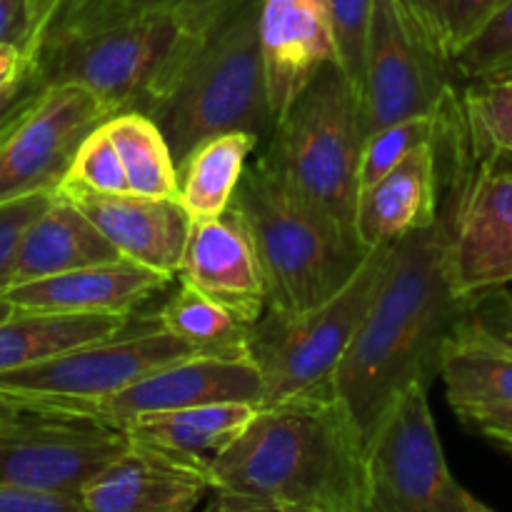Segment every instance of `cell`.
I'll use <instances>...</instances> for the list:
<instances>
[{"label":"cell","mask_w":512,"mask_h":512,"mask_svg":"<svg viewBox=\"0 0 512 512\" xmlns=\"http://www.w3.org/2000/svg\"><path fill=\"white\" fill-rule=\"evenodd\" d=\"M468 308L450 283L438 213L428 228L393 245L383 285L333 378L335 395L348 405L365 440L400 393L410 385L430 388L443 345Z\"/></svg>","instance_id":"1"},{"label":"cell","mask_w":512,"mask_h":512,"mask_svg":"<svg viewBox=\"0 0 512 512\" xmlns=\"http://www.w3.org/2000/svg\"><path fill=\"white\" fill-rule=\"evenodd\" d=\"M365 440L333 393L258 408L208 468L213 493L248 495L313 512H363Z\"/></svg>","instance_id":"2"},{"label":"cell","mask_w":512,"mask_h":512,"mask_svg":"<svg viewBox=\"0 0 512 512\" xmlns=\"http://www.w3.org/2000/svg\"><path fill=\"white\" fill-rule=\"evenodd\" d=\"M213 20L175 13L98 23L50 18L33 65L48 88L80 85L90 90L110 118L150 115Z\"/></svg>","instance_id":"3"},{"label":"cell","mask_w":512,"mask_h":512,"mask_svg":"<svg viewBox=\"0 0 512 512\" xmlns=\"http://www.w3.org/2000/svg\"><path fill=\"white\" fill-rule=\"evenodd\" d=\"M260 10L263 0L230 3L148 115L163 130L175 165L215 135L250 133L258 140L273 135Z\"/></svg>","instance_id":"4"},{"label":"cell","mask_w":512,"mask_h":512,"mask_svg":"<svg viewBox=\"0 0 512 512\" xmlns=\"http://www.w3.org/2000/svg\"><path fill=\"white\" fill-rule=\"evenodd\" d=\"M268 285V310L303 313L333 298L368 250L330 215L300 198L263 158L250 163L235 190Z\"/></svg>","instance_id":"5"},{"label":"cell","mask_w":512,"mask_h":512,"mask_svg":"<svg viewBox=\"0 0 512 512\" xmlns=\"http://www.w3.org/2000/svg\"><path fill=\"white\" fill-rule=\"evenodd\" d=\"M435 153L445 265L455 293L473 305L512 285V158L483 155L475 148L458 90L438 113Z\"/></svg>","instance_id":"6"},{"label":"cell","mask_w":512,"mask_h":512,"mask_svg":"<svg viewBox=\"0 0 512 512\" xmlns=\"http://www.w3.org/2000/svg\"><path fill=\"white\" fill-rule=\"evenodd\" d=\"M363 143L360 90L330 63L275 123L263 160L300 198L355 235Z\"/></svg>","instance_id":"7"},{"label":"cell","mask_w":512,"mask_h":512,"mask_svg":"<svg viewBox=\"0 0 512 512\" xmlns=\"http://www.w3.org/2000/svg\"><path fill=\"white\" fill-rule=\"evenodd\" d=\"M390 253L393 245L368 250L353 278L318 308L293 315L265 310L250 325L248 358L265 380L260 408L333 393L335 373L383 285Z\"/></svg>","instance_id":"8"},{"label":"cell","mask_w":512,"mask_h":512,"mask_svg":"<svg viewBox=\"0 0 512 512\" xmlns=\"http://www.w3.org/2000/svg\"><path fill=\"white\" fill-rule=\"evenodd\" d=\"M203 353L198 345L168 333L150 318L133 333H128L125 325L110 338L3 373L0 390L20 400L25 408L75 413L83 405L128 388L163 365Z\"/></svg>","instance_id":"9"},{"label":"cell","mask_w":512,"mask_h":512,"mask_svg":"<svg viewBox=\"0 0 512 512\" xmlns=\"http://www.w3.org/2000/svg\"><path fill=\"white\" fill-rule=\"evenodd\" d=\"M363 512H470L440 445L428 385L398 395L365 448Z\"/></svg>","instance_id":"10"},{"label":"cell","mask_w":512,"mask_h":512,"mask_svg":"<svg viewBox=\"0 0 512 512\" xmlns=\"http://www.w3.org/2000/svg\"><path fill=\"white\" fill-rule=\"evenodd\" d=\"M130 438L123 430L60 410H23L0 425V483L80 498Z\"/></svg>","instance_id":"11"},{"label":"cell","mask_w":512,"mask_h":512,"mask_svg":"<svg viewBox=\"0 0 512 512\" xmlns=\"http://www.w3.org/2000/svg\"><path fill=\"white\" fill-rule=\"evenodd\" d=\"M455 90L450 65L425 40L400 0H375L360 88L365 138L415 115H435Z\"/></svg>","instance_id":"12"},{"label":"cell","mask_w":512,"mask_h":512,"mask_svg":"<svg viewBox=\"0 0 512 512\" xmlns=\"http://www.w3.org/2000/svg\"><path fill=\"white\" fill-rule=\"evenodd\" d=\"M110 120L90 90L53 85L0 143V203L25 195H55L95 128Z\"/></svg>","instance_id":"13"},{"label":"cell","mask_w":512,"mask_h":512,"mask_svg":"<svg viewBox=\"0 0 512 512\" xmlns=\"http://www.w3.org/2000/svg\"><path fill=\"white\" fill-rule=\"evenodd\" d=\"M265 380L248 355L203 353L175 360L143 375L128 388L83 405L73 415L100 420L123 430L143 415L170 413L210 403H250L260 408Z\"/></svg>","instance_id":"14"},{"label":"cell","mask_w":512,"mask_h":512,"mask_svg":"<svg viewBox=\"0 0 512 512\" xmlns=\"http://www.w3.org/2000/svg\"><path fill=\"white\" fill-rule=\"evenodd\" d=\"M178 280L245 320L258 323L268 310V285L243 215L230 205L223 215L193 223Z\"/></svg>","instance_id":"15"},{"label":"cell","mask_w":512,"mask_h":512,"mask_svg":"<svg viewBox=\"0 0 512 512\" xmlns=\"http://www.w3.org/2000/svg\"><path fill=\"white\" fill-rule=\"evenodd\" d=\"M260 43L278 123L310 80L325 65L338 63L328 0H263Z\"/></svg>","instance_id":"16"},{"label":"cell","mask_w":512,"mask_h":512,"mask_svg":"<svg viewBox=\"0 0 512 512\" xmlns=\"http://www.w3.org/2000/svg\"><path fill=\"white\" fill-rule=\"evenodd\" d=\"M58 195L73 200L123 258L168 278L178 275L193 228V220L178 198L135 193L100 195L88 190H58Z\"/></svg>","instance_id":"17"},{"label":"cell","mask_w":512,"mask_h":512,"mask_svg":"<svg viewBox=\"0 0 512 512\" xmlns=\"http://www.w3.org/2000/svg\"><path fill=\"white\" fill-rule=\"evenodd\" d=\"M213 493L208 473L130 443L83 490L85 512H195Z\"/></svg>","instance_id":"18"},{"label":"cell","mask_w":512,"mask_h":512,"mask_svg":"<svg viewBox=\"0 0 512 512\" xmlns=\"http://www.w3.org/2000/svg\"><path fill=\"white\" fill-rule=\"evenodd\" d=\"M173 278L128 258L90 265L50 278L13 285L5 298L15 310L38 313H95L130 315V310L153 293L163 290Z\"/></svg>","instance_id":"19"},{"label":"cell","mask_w":512,"mask_h":512,"mask_svg":"<svg viewBox=\"0 0 512 512\" xmlns=\"http://www.w3.org/2000/svg\"><path fill=\"white\" fill-rule=\"evenodd\" d=\"M440 213V170L433 143L413 150L380 183L365 190L355 210V235L363 250L395 245L428 228Z\"/></svg>","instance_id":"20"},{"label":"cell","mask_w":512,"mask_h":512,"mask_svg":"<svg viewBox=\"0 0 512 512\" xmlns=\"http://www.w3.org/2000/svg\"><path fill=\"white\" fill-rule=\"evenodd\" d=\"M120 258L123 255L100 233L98 225L73 200L55 193L53 203L35 218L20 243L13 285Z\"/></svg>","instance_id":"21"},{"label":"cell","mask_w":512,"mask_h":512,"mask_svg":"<svg viewBox=\"0 0 512 512\" xmlns=\"http://www.w3.org/2000/svg\"><path fill=\"white\" fill-rule=\"evenodd\" d=\"M255 413L258 408L250 403L195 405L135 418L125 425L123 433L130 443L153 448L208 473L213 460L230 448Z\"/></svg>","instance_id":"22"},{"label":"cell","mask_w":512,"mask_h":512,"mask_svg":"<svg viewBox=\"0 0 512 512\" xmlns=\"http://www.w3.org/2000/svg\"><path fill=\"white\" fill-rule=\"evenodd\" d=\"M128 318L130 315L15 310L10 318L0 320V375L110 338L128 325Z\"/></svg>","instance_id":"23"},{"label":"cell","mask_w":512,"mask_h":512,"mask_svg":"<svg viewBox=\"0 0 512 512\" xmlns=\"http://www.w3.org/2000/svg\"><path fill=\"white\" fill-rule=\"evenodd\" d=\"M258 143L250 133L215 135L178 165V200L193 223L218 218L233 205L235 190Z\"/></svg>","instance_id":"24"},{"label":"cell","mask_w":512,"mask_h":512,"mask_svg":"<svg viewBox=\"0 0 512 512\" xmlns=\"http://www.w3.org/2000/svg\"><path fill=\"white\" fill-rule=\"evenodd\" d=\"M440 380L460 420L512 405V355L453 333L440 353Z\"/></svg>","instance_id":"25"},{"label":"cell","mask_w":512,"mask_h":512,"mask_svg":"<svg viewBox=\"0 0 512 512\" xmlns=\"http://www.w3.org/2000/svg\"><path fill=\"white\" fill-rule=\"evenodd\" d=\"M105 130L125 165L130 193L178 198V165L153 118L143 113H123L105 120Z\"/></svg>","instance_id":"26"},{"label":"cell","mask_w":512,"mask_h":512,"mask_svg":"<svg viewBox=\"0 0 512 512\" xmlns=\"http://www.w3.org/2000/svg\"><path fill=\"white\" fill-rule=\"evenodd\" d=\"M153 318L160 328L198 345L205 353L248 355L250 325L218 300L183 283Z\"/></svg>","instance_id":"27"},{"label":"cell","mask_w":512,"mask_h":512,"mask_svg":"<svg viewBox=\"0 0 512 512\" xmlns=\"http://www.w3.org/2000/svg\"><path fill=\"white\" fill-rule=\"evenodd\" d=\"M400 3L425 40L433 45L435 53L450 65L458 50L508 0H400Z\"/></svg>","instance_id":"28"},{"label":"cell","mask_w":512,"mask_h":512,"mask_svg":"<svg viewBox=\"0 0 512 512\" xmlns=\"http://www.w3.org/2000/svg\"><path fill=\"white\" fill-rule=\"evenodd\" d=\"M460 108L480 153L512 158V75L470 80L460 93Z\"/></svg>","instance_id":"29"},{"label":"cell","mask_w":512,"mask_h":512,"mask_svg":"<svg viewBox=\"0 0 512 512\" xmlns=\"http://www.w3.org/2000/svg\"><path fill=\"white\" fill-rule=\"evenodd\" d=\"M435 135H438V113L398 120L368 135L360 155V195L380 183L390 170L398 168L413 150L433 143Z\"/></svg>","instance_id":"30"},{"label":"cell","mask_w":512,"mask_h":512,"mask_svg":"<svg viewBox=\"0 0 512 512\" xmlns=\"http://www.w3.org/2000/svg\"><path fill=\"white\" fill-rule=\"evenodd\" d=\"M450 68L468 83L512 75V0L458 50Z\"/></svg>","instance_id":"31"},{"label":"cell","mask_w":512,"mask_h":512,"mask_svg":"<svg viewBox=\"0 0 512 512\" xmlns=\"http://www.w3.org/2000/svg\"><path fill=\"white\" fill-rule=\"evenodd\" d=\"M60 190H88V193L100 195L130 193L128 173H125L118 148L105 130V123L95 128L80 145Z\"/></svg>","instance_id":"32"},{"label":"cell","mask_w":512,"mask_h":512,"mask_svg":"<svg viewBox=\"0 0 512 512\" xmlns=\"http://www.w3.org/2000/svg\"><path fill=\"white\" fill-rule=\"evenodd\" d=\"M230 3L235 0H80V3L58 10L53 18L98 23V20L133 18V15L145 13H175L198 20H213Z\"/></svg>","instance_id":"33"},{"label":"cell","mask_w":512,"mask_h":512,"mask_svg":"<svg viewBox=\"0 0 512 512\" xmlns=\"http://www.w3.org/2000/svg\"><path fill=\"white\" fill-rule=\"evenodd\" d=\"M373 3L375 0H328L335 48H338V65L345 78L358 90L363 88L365 48H368Z\"/></svg>","instance_id":"34"},{"label":"cell","mask_w":512,"mask_h":512,"mask_svg":"<svg viewBox=\"0 0 512 512\" xmlns=\"http://www.w3.org/2000/svg\"><path fill=\"white\" fill-rule=\"evenodd\" d=\"M455 333L512 355V288L493 290L475 300Z\"/></svg>","instance_id":"35"},{"label":"cell","mask_w":512,"mask_h":512,"mask_svg":"<svg viewBox=\"0 0 512 512\" xmlns=\"http://www.w3.org/2000/svg\"><path fill=\"white\" fill-rule=\"evenodd\" d=\"M53 198L55 195L50 193H38L0 203V298H5L13 288L15 263H18V250L25 233L35 223V218L43 215V210L53 203Z\"/></svg>","instance_id":"36"},{"label":"cell","mask_w":512,"mask_h":512,"mask_svg":"<svg viewBox=\"0 0 512 512\" xmlns=\"http://www.w3.org/2000/svg\"><path fill=\"white\" fill-rule=\"evenodd\" d=\"M43 23L30 0H0V45H15L33 58Z\"/></svg>","instance_id":"37"},{"label":"cell","mask_w":512,"mask_h":512,"mask_svg":"<svg viewBox=\"0 0 512 512\" xmlns=\"http://www.w3.org/2000/svg\"><path fill=\"white\" fill-rule=\"evenodd\" d=\"M45 90H48V83L40 78L38 68L30 63V68L25 70L23 78L8 88L5 93H0V138L10 133L30 110L38 105V100L43 98Z\"/></svg>","instance_id":"38"},{"label":"cell","mask_w":512,"mask_h":512,"mask_svg":"<svg viewBox=\"0 0 512 512\" xmlns=\"http://www.w3.org/2000/svg\"><path fill=\"white\" fill-rule=\"evenodd\" d=\"M0 512H85V508L75 495L40 493L0 483Z\"/></svg>","instance_id":"39"},{"label":"cell","mask_w":512,"mask_h":512,"mask_svg":"<svg viewBox=\"0 0 512 512\" xmlns=\"http://www.w3.org/2000/svg\"><path fill=\"white\" fill-rule=\"evenodd\" d=\"M475 435L490 440L500 450L512 455V405H500V408L483 410L463 420Z\"/></svg>","instance_id":"40"},{"label":"cell","mask_w":512,"mask_h":512,"mask_svg":"<svg viewBox=\"0 0 512 512\" xmlns=\"http://www.w3.org/2000/svg\"><path fill=\"white\" fill-rule=\"evenodd\" d=\"M203 512H313V510L293 508V505H283L265 498H248V495L213 493V500H210V505Z\"/></svg>","instance_id":"41"},{"label":"cell","mask_w":512,"mask_h":512,"mask_svg":"<svg viewBox=\"0 0 512 512\" xmlns=\"http://www.w3.org/2000/svg\"><path fill=\"white\" fill-rule=\"evenodd\" d=\"M33 58L28 53H23L15 45H0V93H5L8 88H13L20 78L25 75V70L30 68Z\"/></svg>","instance_id":"42"},{"label":"cell","mask_w":512,"mask_h":512,"mask_svg":"<svg viewBox=\"0 0 512 512\" xmlns=\"http://www.w3.org/2000/svg\"><path fill=\"white\" fill-rule=\"evenodd\" d=\"M30 3H33L35 15H38V20H40V23H43V30H45L48 20L53 18V15L58 13V10L68 8V5L80 3V0H30Z\"/></svg>","instance_id":"43"},{"label":"cell","mask_w":512,"mask_h":512,"mask_svg":"<svg viewBox=\"0 0 512 512\" xmlns=\"http://www.w3.org/2000/svg\"><path fill=\"white\" fill-rule=\"evenodd\" d=\"M23 410H28V408H25L20 400L10 398L8 393H3V390H0V425L8 423V420H13L15 415H20Z\"/></svg>","instance_id":"44"},{"label":"cell","mask_w":512,"mask_h":512,"mask_svg":"<svg viewBox=\"0 0 512 512\" xmlns=\"http://www.w3.org/2000/svg\"><path fill=\"white\" fill-rule=\"evenodd\" d=\"M15 313V308H13V303H10L8 298H0V320H5V318H10V315Z\"/></svg>","instance_id":"45"},{"label":"cell","mask_w":512,"mask_h":512,"mask_svg":"<svg viewBox=\"0 0 512 512\" xmlns=\"http://www.w3.org/2000/svg\"><path fill=\"white\" fill-rule=\"evenodd\" d=\"M470 512H495V510H490L488 505H483L480 500H475L473 495H470Z\"/></svg>","instance_id":"46"},{"label":"cell","mask_w":512,"mask_h":512,"mask_svg":"<svg viewBox=\"0 0 512 512\" xmlns=\"http://www.w3.org/2000/svg\"><path fill=\"white\" fill-rule=\"evenodd\" d=\"M8 135H10V133H8ZM8 135H5V138H8ZM5 138H0V143H3V140H5Z\"/></svg>","instance_id":"47"}]
</instances>
